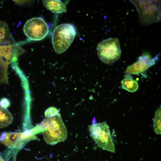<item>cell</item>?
I'll return each instance as SVG.
<instances>
[{"label": "cell", "mask_w": 161, "mask_h": 161, "mask_svg": "<svg viewBox=\"0 0 161 161\" xmlns=\"http://www.w3.org/2000/svg\"><path fill=\"white\" fill-rule=\"evenodd\" d=\"M37 139V137L30 131L24 132H4L0 135V142L8 148H20L25 143Z\"/></svg>", "instance_id": "7"}, {"label": "cell", "mask_w": 161, "mask_h": 161, "mask_svg": "<svg viewBox=\"0 0 161 161\" xmlns=\"http://www.w3.org/2000/svg\"><path fill=\"white\" fill-rule=\"evenodd\" d=\"M97 51L99 58L107 64L118 61L121 54L119 41L117 38H109L99 42L97 46Z\"/></svg>", "instance_id": "4"}, {"label": "cell", "mask_w": 161, "mask_h": 161, "mask_svg": "<svg viewBox=\"0 0 161 161\" xmlns=\"http://www.w3.org/2000/svg\"><path fill=\"white\" fill-rule=\"evenodd\" d=\"M0 104L2 106L6 109L10 106V102L7 98H3L0 101Z\"/></svg>", "instance_id": "16"}, {"label": "cell", "mask_w": 161, "mask_h": 161, "mask_svg": "<svg viewBox=\"0 0 161 161\" xmlns=\"http://www.w3.org/2000/svg\"><path fill=\"white\" fill-rule=\"evenodd\" d=\"M76 33V29L72 24H63L55 27L52 38L55 52L60 54L65 51L72 42Z\"/></svg>", "instance_id": "3"}, {"label": "cell", "mask_w": 161, "mask_h": 161, "mask_svg": "<svg viewBox=\"0 0 161 161\" xmlns=\"http://www.w3.org/2000/svg\"><path fill=\"white\" fill-rule=\"evenodd\" d=\"M122 88L130 92H136L138 89V84L137 81L130 78H126L121 81Z\"/></svg>", "instance_id": "13"}, {"label": "cell", "mask_w": 161, "mask_h": 161, "mask_svg": "<svg viewBox=\"0 0 161 161\" xmlns=\"http://www.w3.org/2000/svg\"><path fill=\"white\" fill-rule=\"evenodd\" d=\"M42 2L46 8L53 12L61 13L66 11V6L60 0H45Z\"/></svg>", "instance_id": "11"}, {"label": "cell", "mask_w": 161, "mask_h": 161, "mask_svg": "<svg viewBox=\"0 0 161 161\" xmlns=\"http://www.w3.org/2000/svg\"><path fill=\"white\" fill-rule=\"evenodd\" d=\"M153 129L156 134H161V106L156 110L153 122Z\"/></svg>", "instance_id": "14"}, {"label": "cell", "mask_w": 161, "mask_h": 161, "mask_svg": "<svg viewBox=\"0 0 161 161\" xmlns=\"http://www.w3.org/2000/svg\"><path fill=\"white\" fill-rule=\"evenodd\" d=\"M23 31L30 40L39 41L47 36L49 32V27L43 18L35 17L26 21L24 27Z\"/></svg>", "instance_id": "6"}, {"label": "cell", "mask_w": 161, "mask_h": 161, "mask_svg": "<svg viewBox=\"0 0 161 161\" xmlns=\"http://www.w3.org/2000/svg\"><path fill=\"white\" fill-rule=\"evenodd\" d=\"M4 128V126L0 124V128Z\"/></svg>", "instance_id": "18"}, {"label": "cell", "mask_w": 161, "mask_h": 161, "mask_svg": "<svg viewBox=\"0 0 161 161\" xmlns=\"http://www.w3.org/2000/svg\"><path fill=\"white\" fill-rule=\"evenodd\" d=\"M59 110L56 108L51 107L47 109L45 111L44 114L46 118L55 116L59 113Z\"/></svg>", "instance_id": "15"}, {"label": "cell", "mask_w": 161, "mask_h": 161, "mask_svg": "<svg viewBox=\"0 0 161 161\" xmlns=\"http://www.w3.org/2000/svg\"><path fill=\"white\" fill-rule=\"evenodd\" d=\"M16 44L12 37L7 23L0 21V45L13 44Z\"/></svg>", "instance_id": "10"}, {"label": "cell", "mask_w": 161, "mask_h": 161, "mask_svg": "<svg viewBox=\"0 0 161 161\" xmlns=\"http://www.w3.org/2000/svg\"><path fill=\"white\" fill-rule=\"evenodd\" d=\"M155 63V59L145 54L138 58V60L128 66L125 71L126 74H136L142 72Z\"/></svg>", "instance_id": "9"}, {"label": "cell", "mask_w": 161, "mask_h": 161, "mask_svg": "<svg viewBox=\"0 0 161 161\" xmlns=\"http://www.w3.org/2000/svg\"><path fill=\"white\" fill-rule=\"evenodd\" d=\"M89 129L91 137L99 147L103 150L115 152L109 127L106 121L90 125Z\"/></svg>", "instance_id": "5"}, {"label": "cell", "mask_w": 161, "mask_h": 161, "mask_svg": "<svg viewBox=\"0 0 161 161\" xmlns=\"http://www.w3.org/2000/svg\"><path fill=\"white\" fill-rule=\"evenodd\" d=\"M38 125L47 144L53 145L66 139L67 129L59 113L53 117L46 118Z\"/></svg>", "instance_id": "1"}, {"label": "cell", "mask_w": 161, "mask_h": 161, "mask_svg": "<svg viewBox=\"0 0 161 161\" xmlns=\"http://www.w3.org/2000/svg\"><path fill=\"white\" fill-rule=\"evenodd\" d=\"M136 8L139 22L148 25L161 20V1L159 0H130Z\"/></svg>", "instance_id": "2"}, {"label": "cell", "mask_w": 161, "mask_h": 161, "mask_svg": "<svg viewBox=\"0 0 161 161\" xmlns=\"http://www.w3.org/2000/svg\"><path fill=\"white\" fill-rule=\"evenodd\" d=\"M25 52L24 50L16 43L0 45V60L9 64L16 61L18 57Z\"/></svg>", "instance_id": "8"}, {"label": "cell", "mask_w": 161, "mask_h": 161, "mask_svg": "<svg viewBox=\"0 0 161 161\" xmlns=\"http://www.w3.org/2000/svg\"><path fill=\"white\" fill-rule=\"evenodd\" d=\"M13 1L17 4L21 5L27 4L28 2H30V1L25 0H14Z\"/></svg>", "instance_id": "17"}, {"label": "cell", "mask_w": 161, "mask_h": 161, "mask_svg": "<svg viewBox=\"0 0 161 161\" xmlns=\"http://www.w3.org/2000/svg\"><path fill=\"white\" fill-rule=\"evenodd\" d=\"M13 120V117L11 114L0 104V124L5 127L10 125Z\"/></svg>", "instance_id": "12"}]
</instances>
